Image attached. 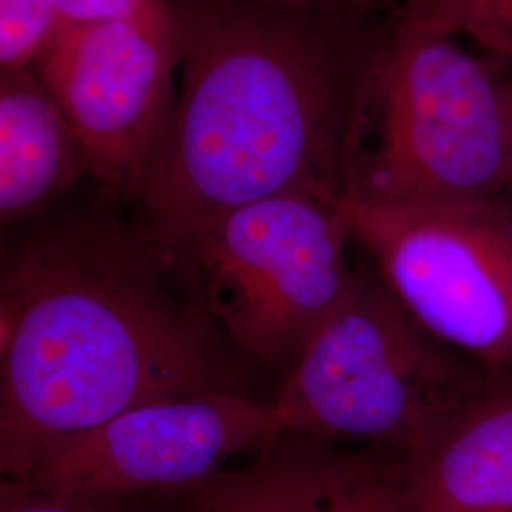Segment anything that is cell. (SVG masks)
I'll use <instances>...</instances> for the list:
<instances>
[{"mask_svg": "<svg viewBox=\"0 0 512 512\" xmlns=\"http://www.w3.org/2000/svg\"><path fill=\"white\" fill-rule=\"evenodd\" d=\"M222 338L192 260L139 220L88 215L21 239L0 277L2 480L139 404L239 393Z\"/></svg>", "mask_w": 512, "mask_h": 512, "instance_id": "cell-1", "label": "cell"}, {"mask_svg": "<svg viewBox=\"0 0 512 512\" xmlns=\"http://www.w3.org/2000/svg\"><path fill=\"white\" fill-rule=\"evenodd\" d=\"M173 14L183 84L139 222L181 249L247 203L342 200L389 35L293 0H181Z\"/></svg>", "mask_w": 512, "mask_h": 512, "instance_id": "cell-2", "label": "cell"}, {"mask_svg": "<svg viewBox=\"0 0 512 512\" xmlns=\"http://www.w3.org/2000/svg\"><path fill=\"white\" fill-rule=\"evenodd\" d=\"M509 69L458 38L393 29L380 59L344 198L439 205L505 198Z\"/></svg>", "mask_w": 512, "mask_h": 512, "instance_id": "cell-3", "label": "cell"}, {"mask_svg": "<svg viewBox=\"0 0 512 512\" xmlns=\"http://www.w3.org/2000/svg\"><path fill=\"white\" fill-rule=\"evenodd\" d=\"M488 372L421 329L380 275L357 272L272 404L285 433L401 456Z\"/></svg>", "mask_w": 512, "mask_h": 512, "instance_id": "cell-4", "label": "cell"}, {"mask_svg": "<svg viewBox=\"0 0 512 512\" xmlns=\"http://www.w3.org/2000/svg\"><path fill=\"white\" fill-rule=\"evenodd\" d=\"M340 200L279 194L211 220L181 247L222 334L266 366H293L353 289Z\"/></svg>", "mask_w": 512, "mask_h": 512, "instance_id": "cell-5", "label": "cell"}, {"mask_svg": "<svg viewBox=\"0 0 512 512\" xmlns=\"http://www.w3.org/2000/svg\"><path fill=\"white\" fill-rule=\"evenodd\" d=\"M351 236L429 336L488 370L512 368V205H374L342 198Z\"/></svg>", "mask_w": 512, "mask_h": 512, "instance_id": "cell-6", "label": "cell"}, {"mask_svg": "<svg viewBox=\"0 0 512 512\" xmlns=\"http://www.w3.org/2000/svg\"><path fill=\"white\" fill-rule=\"evenodd\" d=\"M179 61L171 6L147 18L61 25L33 65L114 200H139L164 148Z\"/></svg>", "mask_w": 512, "mask_h": 512, "instance_id": "cell-7", "label": "cell"}, {"mask_svg": "<svg viewBox=\"0 0 512 512\" xmlns=\"http://www.w3.org/2000/svg\"><path fill=\"white\" fill-rule=\"evenodd\" d=\"M285 433L274 404L196 393L139 404L48 452L21 480L61 494L179 499Z\"/></svg>", "mask_w": 512, "mask_h": 512, "instance_id": "cell-8", "label": "cell"}, {"mask_svg": "<svg viewBox=\"0 0 512 512\" xmlns=\"http://www.w3.org/2000/svg\"><path fill=\"white\" fill-rule=\"evenodd\" d=\"M395 454L283 433L177 499L181 512H404Z\"/></svg>", "mask_w": 512, "mask_h": 512, "instance_id": "cell-9", "label": "cell"}, {"mask_svg": "<svg viewBox=\"0 0 512 512\" xmlns=\"http://www.w3.org/2000/svg\"><path fill=\"white\" fill-rule=\"evenodd\" d=\"M395 476L404 512H512V368L490 370Z\"/></svg>", "mask_w": 512, "mask_h": 512, "instance_id": "cell-10", "label": "cell"}, {"mask_svg": "<svg viewBox=\"0 0 512 512\" xmlns=\"http://www.w3.org/2000/svg\"><path fill=\"white\" fill-rule=\"evenodd\" d=\"M88 154L33 67L0 74V222L42 213L82 177Z\"/></svg>", "mask_w": 512, "mask_h": 512, "instance_id": "cell-11", "label": "cell"}, {"mask_svg": "<svg viewBox=\"0 0 512 512\" xmlns=\"http://www.w3.org/2000/svg\"><path fill=\"white\" fill-rule=\"evenodd\" d=\"M397 29L469 38L512 69V0H406Z\"/></svg>", "mask_w": 512, "mask_h": 512, "instance_id": "cell-12", "label": "cell"}, {"mask_svg": "<svg viewBox=\"0 0 512 512\" xmlns=\"http://www.w3.org/2000/svg\"><path fill=\"white\" fill-rule=\"evenodd\" d=\"M59 27L52 0H0L2 71L33 67Z\"/></svg>", "mask_w": 512, "mask_h": 512, "instance_id": "cell-13", "label": "cell"}, {"mask_svg": "<svg viewBox=\"0 0 512 512\" xmlns=\"http://www.w3.org/2000/svg\"><path fill=\"white\" fill-rule=\"evenodd\" d=\"M173 499L141 495L61 494L0 482V512H162Z\"/></svg>", "mask_w": 512, "mask_h": 512, "instance_id": "cell-14", "label": "cell"}, {"mask_svg": "<svg viewBox=\"0 0 512 512\" xmlns=\"http://www.w3.org/2000/svg\"><path fill=\"white\" fill-rule=\"evenodd\" d=\"M61 25L147 18L171 10L169 0H52Z\"/></svg>", "mask_w": 512, "mask_h": 512, "instance_id": "cell-15", "label": "cell"}, {"mask_svg": "<svg viewBox=\"0 0 512 512\" xmlns=\"http://www.w3.org/2000/svg\"><path fill=\"white\" fill-rule=\"evenodd\" d=\"M509 80H511V95H512V69H509ZM505 198L511 202L512 205V126H511V152H509V183H507V194Z\"/></svg>", "mask_w": 512, "mask_h": 512, "instance_id": "cell-16", "label": "cell"}, {"mask_svg": "<svg viewBox=\"0 0 512 512\" xmlns=\"http://www.w3.org/2000/svg\"><path fill=\"white\" fill-rule=\"evenodd\" d=\"M162 512H181V509H179V505H177V499L169 501V503L165 505V509Z\"/></svg>", "mask_w": 512, "mask_h": 512, "instance_id": "cell-17", "label": "cell"}]
</instances>
